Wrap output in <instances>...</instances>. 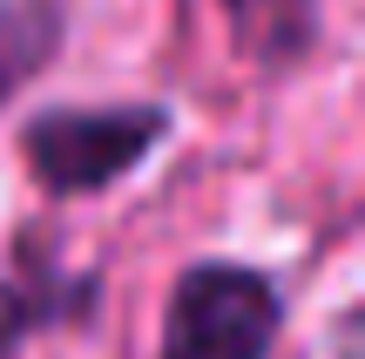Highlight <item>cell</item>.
I'll list each match as a JSON object with an SVG mask.
<instances>
[{"instance_id":"obj_4","label":"cell","mask_w":365,"mask_h":359,"mask_svg":"<svg viewBox=\"0 0 365 359\" xmlns=\"http://www.w3.org/2000/svg\"><path fill=\"white\" fill-rule=\"evenodd\" d=\"M230 27L250 61L284 68L318 41V0H230Z\"/></svg>"},{"instance_id":"obj_5","label":"cell","mask_w":365,"mask_h":359,"mask_svg":"<svg viewBox=\"0 0 365 359\" xmlns=\"http://www.w3.org/2000/svg\"><path fill=\"white\" fill-rule=\"evenodd\" d=\"M61 0H0V102L54 54Z\"/></svg>"},{"instance_id":"obj_3","label":"cell","mask_w":365,"mask_h":359,"mask_svg":"<svg viewBox=\"0 0 365 359\" xmlns=\"http://www.w3.org/2000/svg\"><path fill=\"white\" fill-rule=\"evenodd\" d=\"M95 278H75V271L54 265V251H41L34 238H21L0 265V359H14L41 325H61L75 312H88Z\"/></svg>"},{"instance_id":"obj_2","label":"cell","mask_w":365,"mask_h":359,"mask_svg":"<svg viewBox=\"0 0 365 359\" xmlns=\"http://www.w3.org/2000/svg\"><path fill=\"white\" fill-rule=\"evenodd\" d=\"M170 136V116L156 102L122 108H41L21 129V156L48 197H88L108 190Z\"/></svg>"},{"instance_id":"obj_1","label":"cell","mask_w":365,"mask_h":359,"mask_svg":"<svg viewBox=\"0 0 365 359\" xmlns=\"http://www.w3.org/2000/svg\"><path fill=\"white\" fill-rule=\"evenodd\" d=\"M284 333V298L257 265L210 258L190 265L163 312V359H271Z\"/></svg>"}]
</instances>
